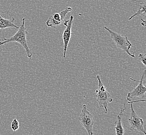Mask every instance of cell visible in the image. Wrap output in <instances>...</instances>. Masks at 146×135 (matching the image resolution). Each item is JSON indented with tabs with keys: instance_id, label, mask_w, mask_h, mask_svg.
I'll use <instances>...</instances> for the list:
<instances>
[{
	"instance_id": "obj_1",
	"label": "cell",
	"mask_w": 146,
	"mask_h": 135,
	"mask_svg": "<svg viewBox=\"0 0 146 135\" xmlns=\"http://www.w3.org/2000/svg\"><path fill=\"white\" fill-rule=\"evenodd\" d=\"M25 18H23L22 19L21 24L20 25L19 28L18 29L17 32L13 37L9 38H4V41L0 42V46H2L8 43H18L25 49L27 57L29 58H31L32 57L33 54L27 44V35L28 34V32L25 26Z\"/></svg>"
},
{
	"instance_id": "obj_2",
	"label": "cell",
	"mask_w": 146,
	"mask_h": 135,
	"mask_svg": "<svg viewBox=\"0 0 146 135\" xmlns=\"http://www.w3.org/2000/svg\"><path fill=\"white\" fill-rule=\"evenodd\" d=\"M96 79L98 81V88L95 92L96 101L98 103L100 108H103L105 109V113L107 114L108 112V104L113 101L110 93L107 91L104 86L99 75H97Z\"/></svg>"
},
{
	"instance_id": "obj_3",
	"label": "cell",
	"mask_w": 146,
	"mask_h": 135,
	"mask_svg": "<svg viewBox=\"0 0 146 135\" xmlns=\"http://www.w3.org/2000/svg\"><path fill=\"white\" fill-rule=\"evenodd\" d=\"M104 29L110 33L111 39L115 43L116 46L127 53L128 55L132 58H135V52L131 53L129 49L132 47V44L129 42L127 37H124L119 34L112 31L106 27H104Z\"/></svg>"
},
{
	"instance_id": "obj_4",
	"label": "cell",
	"mask_w": 146,
	"mask_h": 135,
	"mask_svg": "<svg viewBox=\"0 0 146 135\" xmlns=\"http://www.w3.org/2000/svg\"><path fill=\"white\" fill-rule=\"evenodd\" d=\"M78 120L80 124L87 132L88 135H93L92 128L95 122V118L87 107L86 104L82 105V112L79 116Z\"/></svg>"
},
{
	"instance_id": "obj_5",
	"label": "cell",
	"mask_w": 146,
	"mask_h": 135,
	"mask_svg": "<svg viewBox=\"0 0 146 135\" xmlns=\"http://www.w3.org/2000/svg\"><path fill=\"white\" fill-rule=\"evenodd\" d=\"M128 103L131 104V116L128 119L130 127L129 130L133 132H139L146 135V131L143 126L144 122L142 118H139L134 110L133 103L131 101H128Z\"/></svg>"
},
{
	"instance_id": "obj_6",
	"label": "cell",
	"mask_w": 146,
	"mask_h": 135,
	"mask_svg": "<svg viewBox=\"0 0 146 135\" xmlns=\"http://www.w3.org/2000/svg\"><path fill=\"white\" fill-rule=\"evenodd\" d=\"M146 69L143 71V72L141 76L140 81L135 80L131 78V80L134 81H138L139 82V84L133 90L131 93L127 94V100L128 101H131L133 98H141L146 99V96L145 93L146 92V87L143 85V82H145L144 78L146 74Z\"/></svg>"
},
{
	"instance_id": "obj_7",
	"label": "cell",
	"mask_w": 146,
	"mask_h": 135,
	"mask_svg": "<svg viewBox=\"0 0 146 135\" xmlns=\"http://www.w3.org/2000/svg\"><path fill=\"white\" fill-rule=\"evenodd\" d=\"M73 9L70 7H66L64 10L60 11V13H54L49 17L46 21V24L48 27L51 28H56L58 27L64 20L66 14L70 11H72Z\"/></svg>"
},
{
	"instance_id": "obj_8",
	"label": "cell",
	"mask_w": 146,
	"mask_h": 135,
	"mask_svg": "<svg viewBox=\"0 0 146 135\" xmlns=\"http://www.w3.org/2000/svg\"><path fill=\"white\" fill-rule=\"evenodd\" d=\"M74 17L73 15L70 16L69 19L65 20L63 25L66 26V28L65 29L63 33V58H65L66 53L68 49V43L70 41V37H71V29L72 27Z\"/></svg>"
},
{
	"instance_id": "obj_9",
	"label": "cell",
	"mask_w": 146,
	"mask_h": 135,
	"mask_svg": "<svg viewBox=\"0 0 146 135\" xmlns=\"http://www.w3.org/2000/svg\"><path fill=\"white\" fill-rule=\"evenodd\" d=\"M126 109L125 104H124L123 107H120V112L119 113L117 120L115 123V130L116 135H123L125 133V130L122 124V118L123 116L124 111Z\"/></svg>"
},
{
	"instance_id": "obj_10",
	"label": "cell",
	"mask_w": 146,
	"mask_h": 135,
	"mask_svg": "<svg viewBox=\"0 0 146 135\" xmlns=\"http://www.w3.org/2000/svg\"><path fill=\"white\" fill-rule=\"evenodd\" d=\"M14 17H11L9 19H5L0 15V29L3 30L6 28L18 29L19 27L15 25Z\"/></svg>"
},
{
	"instance_id": "obj_11",
	"label": "cell",
	"mask_w": 146,
	"mask_h": 135,
	"mask_svg": "<svg viewBox=\"0 0 146 135\" xmlns=\"http://www.w3.org/2000/svg\"><path fill=\"white\" fill-rule=\"evenodd\" d=\"M139 9H138L137 11L134 14L132 15L131 17L128 19V20L129 21L132 20V18L134 17H136L137 16H143L144 17L146 16V3H140L138 4Z\"/></svg>"
},
{
	"instance_id": "obj_12",
	"label": "cell",
	"mask_w": 146,
	"mask_h": 135,
	"mask_svg": "<svg viewBox=\"0 0 146 135\" xmlns=\"http://www.w3.org/2000/svg\"><path fill=\"white\" fill-rule=\"evenodd\" d=\"M19 123L16 118H14L11 123V128L14 132L16 131L19 129Z\"/></svg>"
},
{
	"instance_id": "obj_13",
	"label": "cell",
	"mask_w": 146,
	"mask_h": 135,
	"mask_svg": "<svg viewBox=\"0 0 146 135\" xmlns=\"http://www.w3.org/2000/svg\"><path fill=\"white\" fill-rule=\"evenodd\" d=\"M139 60L141 61L143 64L144 67H146V53H139L138 55Z\"/></svg>"
},
{
	"instance_id": "obj_14",
	"label": "cell",
	"mask_w": 146,
	"mask_h": 135,
	"mask_svg": "<svg viewBox=\"0 0 146 135\" xmlns=\"http://www.w3.org/2000/svg\"><path fill=\"white\" fill-rule=\"evenodd\" d=\"M141 25H142V26H143V27H146V21L145 20L143 19H141Z\"/></svg>"
}]
</instances>
